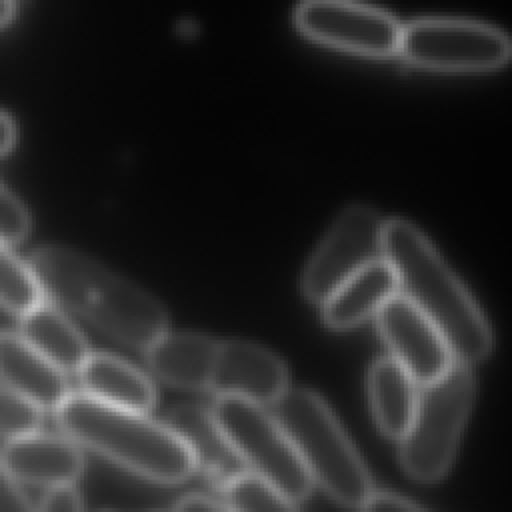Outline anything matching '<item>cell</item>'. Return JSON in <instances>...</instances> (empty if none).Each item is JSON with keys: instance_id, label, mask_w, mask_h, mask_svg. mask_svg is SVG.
<instances>
[{"instance_id": "obj_10", "label": "cell", "mask_w": 512, "mask_h": 512, "mask_svg": "<svg viewBox=\"0 0 512 512\" xmlns=\"http://www.w3.org/2000/svg\"><path fill=\"white\" fill-rule=\"evenodd\" d=\"M374 316L390 356L418 386L436 380L456 362L440 330L400 292L392 294Z\"/></svg>"}, {"instance_id": "obj_17", "label": "cell", "mask_w": 512, "mask_h": 512, "mask_svg": "<svg viewBox=\"0 0 512 512\" xmlns=\"http://www.w3.org/2000/svg\"><path fill=\"white\" fill-rule=\"evenodd\" d=\"M78 378L84 394L100 402L136 412H148L156 404L150 378L118 356L90 352L78 368Z\"/></svg>"}, {"instance_id": "obj_28", "label": "cell", "mask_w": 512, "mask_h": 512, "mask_svg": "<svg viewBox=\"0 0 512 512\" xmlns=\"http://www.w3.org/2000/svg\"><path fill=\"white\" fill-rule=\"evenodd\" d=\"M16 142V126H14V120L0 112V156H4L6 152L12 150Z\"/></svg>"}, {"instance_id": "obj_29", "label": "cell", "mask_w": 512, "mask_h": 512, "mask_svg": "<svg viewBox=\"0 0 512 512\" xmlns=\"http://www.w3.org/2000/svg\"><path fill=\"white\" fill-rule=\"evenodd\" d=\"M14 16V0H0V28L6 26Z\"/></svg>"}, {"instance_id": "obj_16", "label": "cell", "mask_w": 512, "mask_h": 512, "mask_svg": "<svg viewBox=\"0 0 512 512\" xmlns=\"http://www.w3.org/2000/svg\"><path fill=\"white\" fill-rule=\"evenodd\" d=\"M218 342L192 332L158 336L146 352V364L150 372L176 388L200 390L208 388Z\"/></svg>"}, {"instance_id": "obj_14", "label": "cell", "mask_w": 512, "mask_h": 512, "mask_svg": "<svg viewBox=\"0 0 512 512\" xmlns=\"http://www.w3.org/2000/svg\"><path fill=\"white\" fill-rule=\"evenodd\" d=\"M0 380L42 410H56L70 394L64 372L10 332H0Z\"/></svg>"}, {"instance_id": "obj_22", "label": "cell", "mask_w": 512, "mask_h": 512, "mask_svg": "<svg viewBox=\"0 0 512 512\" xmlns=\"http://www.w3.org/2000/svg\"><path fill=\"white\" fill-rule=\"evenodd\" d=\"M42 408L8 386H0V436L14 438L40 428Z\"/></svg>"}, {"instance_id": "obj_26", "label": "cell", "mask_w": 512, "mask_h": 512, "mask_svg": "<svg viewBox=\"0 0 512 512\" xmlns=\"http://www.w3.org/2000/svg\"><path fill=\"white\" fill-rule=\"evenodd\" d=\"M366 510H422V506L414 500H410L408 496H402V494H396V492H376L372 490L364 502Z\"/></svg>"}, {"instance_id": "obj_3", "label": "cell", "mask_w": 512, "mask_h": 512, "mask_svg": "<svg viewBox=\"0 0 512 512\" xmlns=\"http://www.w3.org/2000/svg\"><path fill=\"white\" fill-rule=\"evenodd\" d=\"M54 414L58 426L74 442L146 480L178 484L194 472V460L184 442L164 422L150 420L146 412L70 392Z\"/></svg>"}, {"instance_id": "obj_2", "label": "cell", "mask_w": 512, "mask_h": 512, "mask_svg": "<svg viewBox=\"0 0 512 512\" xmlns=\"http://www.w3.org/2000/svg\"><path fill=\"white\" fill-rule=\"evenodd\" d=\"M382 256L390 262L398 292L444 336L456 362L474 364L492 348L490 326L428 238L408 220H384Z\"/></svg>"}, {"instance_id": "obj_21", "label": "cell", "mask_w": 512, "mask_h": 512, "mask_svg": "<svg viewBox=\"0 0 512 512\" xmlns=\"http://www.w3.org/2000/svg\"><path fill=\"white\" fill-rule=\"evenodd\" d=\"M42 300V292L22 260H18L0 240V306L22 314Z\"/></svg>"}, {"instance_id": "obj_6", "label": "cell", "mask_w": 512, "mask_h": 512, "mask_svg": "<svg viewBox=\"0 0 512 512\" xmlns=\"http://www.w3.org/2000/svg\"><path fill=\"white\" fill-rule=\"evenodd\" d=\"M212 414L246 470L268 480L294 506L310 496L314 482L294 444L266 406L244 398L216 396Z\"/></svg>"}, {"instance_id": "obj_25", "label": "cell", "mask_w": 512, "mask_h": 512, "mask_svg": "<svg viewBox=\"0 0 512 512\" xmlns=\"http://www.w3.org/2000/svg\"><path fill=\"white\" fill-rule=\"evenodd\" d=\"M12 510H32L30 490H26L0 460V512Z\"/></svg>"}, {"instance_id": "obj_7", "label": "cell", "mask_w": 512, "mask_h": 512, "mask_svg": "<svg viewBox=\"0 0 512 512\" xmlns=\"http://www.w3.org/2000/svg\"><path fill=\"white\" fill-rule=\"evenodd\" d=\"M398 52L422 68L486 72L508 62L510 42L504 32L480 22L430 18L402 28Z\"/></svg>"}, {"instance_id": "obj_9", "label": "cell", "mask_w": 512, "mask_h": 512, "mask_svg": "<svg viewBox=\"0 0 512 512\" xmlns=\"http://www.w3.org/2000/svg\"><path fill=\"white\" fill-rule=\"evenodd\" d=\"M296 24L320 44L372 58L394 56L402 32L390 14L356 0H304Z\"/></svg>"}, {"instance_id": "obj_5", "label": "cell", "mask_w": 512, "mask_h": 512, "mask_svg": "<svg viewBox=\"0 0 512 512\" xmlns=\"http://www.w3.org/2000/svg\"><path fill=\"white\" fill-rule=\"evenodd\" d=\"M474 400V376L454 362L442 376L418 386L412 420L400 436V462L418 482L440 480L456 454Z\"/></svg>"}, {"instance_id": "obj_1", "label": "cell", "mask_w": 512, "mask_h": 512, "mask_svg": "<svg viewBox=\"0 0 512 512\" xmlns=\"http://www.w3.org/2000/svg\"><path fill=\"white\" fill-rule=\"evenodd\" d=\"M28 268L44 296L108 338L148 348L168 330V314L150 292L68 246L38 248Z\"/></svg>"}, {"instance_id": "obj_11", "label": "cell", "mask_w": 512, "mask_h": 512, "mask_svg": "<svg viewBox=\"0 0 512 512\" xmlns=\"http://www.w3.org/2000/svg\"><path fill=\"white\" fill-rule=\"evenodd\" d=\"M286 388L288 372L276 354L246 340L218 342L210 392L270 406Z\"/></svg>"}, {"instance_id": "obj_12", "label": "cell", "mask_w": 512, "mask_h": 512, "mask_svg": "<svg viewBox=\"0 0 512 512\" xmlns=\"http://www.w3.org/2000/svg\"><path fill=\"white\" fill-rule=\"evenodd\" d=\"M0 460L20 484L36 488L76 482L84 470L78 442L38 430L8 438Z\"/></svg>"}, {"instance_id": "obj_8", "label": "cell", "mask_w": 512, "mask_h": 512, "mask_svg": "<svg viewBox=\"0 0 512 512\" xmlns=\"http://www.w3.org/2000/svg\"><path fill=\"white\" fill-rule=\"evenodd\" d=\"M384 220L370 206L352 204L340 212L302 274V292L322 304L346 278L382 256Z\"/></svg>"}, {"instance_id": "obj_18", "label": "cell", "mask_w": 512, "mask_h": 512, "mask_svg": "<svg viewBox=\"0 0 512 512\" xmlns=\"http://www.w3.org/2000/svg\"><path fill=\"white\" fill-rule=\"evenodd\" d=\"M20 318V336L62 372H78L90 356L86 338L64 316L62 308L40 300Z\"/></svg>"}, {"instance_id": "obj_24", "label": "cell", "mask_w": 512, "mask_h": 512, "mask_svg": "<svg viewBox=\"0 0 512 512\" xmlns=\"http://www.w3.org/2000/svg\"><path fill=\"white\" fill-rule=\"evenodd\" d=\"M32 508L48 510V512H72V510H82L84 500H82V494L76 490L74 482H66V484L46 486L42 494L34 498Z\"/></svg>"}, {"instance_id": "obj_19", "label": "cell", "mask_w": 512, "mask_h": 512, "mask_svg": "<svg viewBox=\"0 0 512 512\" xmlns=\"http://www.w3.org/2000/svg\"><path fill=\"white\" fill-rule=\"evenodd\" d=\"M368 394L378 428L388 438L400 440L414 414L418 398L416 380L398 360L382 356L368 372Z\"/></svg>"}, {"instance_id": "obj_23", "label": "cell", "mask_w": 512, "mask_h": 512, "mask_svg": "<svg viewBox=\"0 0 512 512\" xmlns=\"http://www.w3.org/2000/svg\"><path fill=\"white\" fill-rule=\"evenodd\" d=\"M30 214L26 206L0 184V240L16 244L30 232Z\"/></svg>"}, {"instance_id": "obj_20", "label": "cell", "mask_w": 512, "mask_h": 512, "mask_svg": "<svg viewBox=\"0 0 512 512\" xmlns=\"http://www.w3.org/2000/svg\"><path fill=\"white\" fill-rule=\"evenodd\" d=\"M220 500L232 510H290L294 508L268 480L242 470L220 486Z\"/></svg>"}, {"instance_id": "obj_4", "label": "cell", "mask_w": 512, "mask_h": 512, "mask_svg": "<svg viewBox=\"0 0 512 512\" xmlns=\"http://www.w3.org/2000/svg\"><path fill=\"white\" fill-rule=\"evenodd\" d=\"M270 412L294 444L312 482L348 508H362L372 492L362 458L328 404L312 390L286 388Z\"/></svg>"}, {"instance_id": "obj_13", "label": "cell", "mask_w": 512, "mask_h": 512, "mask_svg": "<svg viewBox=\"0 0 512 512\" xmlns=\"http://www.w3.org/2000/svg\"><path fill=\"white\" fill-rule=\"evenodd\" d=\"M164 424L188 448L194 460V470H202L218 488L238 472L246 470L212 410L200 406H178L168 412Z\"/></svg>"}, {"instance_id": "obj_15", "label": "cell", "mask_w": 512, "mask_h": 512, "mask_svg": "<svg viewBox=\"0 0 512 512\" xmlns=\"http://www.w3.org/2000/svg\"><path fill=\"white\" fill-rule=\"evenodd\" d=\"M396 292V274L390 262L380 256L346 278L320 304L324 322L336 330L358 326L368 316H374L378 308Z\"/></svg>"}, {"instance_id": "obj_27", "label": "cell", "mask_w": 512, "mask_h": 512, "mask_svg": "<svg viewBox=\"0 0 512 512\" xmlns=\"http://www.w3.org/2000/svg\"><path fill=\"white\" fill-rule=\"evenodd\" d=\"M172 508L174 510H190V512L192 510H226L220 496L202 494V492L180 496L176 502H172Z\"/></svg>"}]
</instances>
